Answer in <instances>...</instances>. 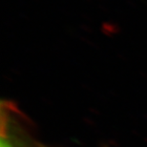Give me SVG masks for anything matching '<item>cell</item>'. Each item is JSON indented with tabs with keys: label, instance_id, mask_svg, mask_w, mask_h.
<instances>
[{
	"label": "cell",
	"instance_id": "6da1fadb",
	"mask_svg": "<svg viewBox=\"0 0 147 147\" xmlns=\"http://www.w3.org/2000/svg\"><path fill=\"white\" fill-rule=\"evenodd\" d=\"M0 147H44L34 140L17 117L16 110L5 101H2L1 106Z\"/></svg>",
	"mask_w": 147,
	"mask_h": 147
}]
</instances>
